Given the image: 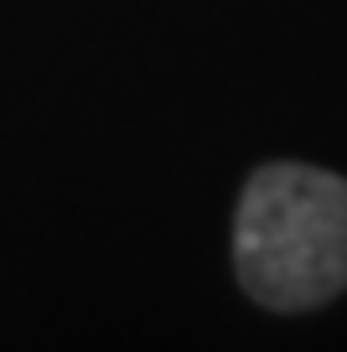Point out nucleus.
Wrapping results in <instances>:
<instances>
[{"mask_svg": "<svg viewBox=\"0 0 347 352\" xmlns=\"http://www.w3.org/2000/svg\"><path fill=\"white\" fill-rule=\"evenodd\" d=\"M233 275L264 311H316L347 290V176L270 161L233 208Z\"/></svg>", "mask_w": 347, "mask_h": 352, "instance_id": "obj_1", "label": "nucleus"}]
</instances>
